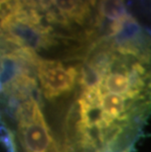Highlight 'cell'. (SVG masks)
<instances>
[{
    "instance_id": "6da1fadb",
    "label": "cell",
    "mask_w": 151,
    "mask_h": 152,
    "mask_svg": "<svg viewBox=\"0 0 151 152\" xmlns=\"http://www.w3.org/2000/svg\"><path fill=\"white\" fill-rule=\"evenodd\" d=\"M21 141L27 152H60L34 99L27 100L17 113Z\"/></svg>"
},
{
    "instance_id": "7a4b0ae2",
    "label": "cell",
    "mask_w": 151,
    "mask_h": 152,
    "mask_svg": "<svg viewBox=\"0 0 151 152\" xmlns=\"http://www.w3.org/2000/svg\"><path fill=\"white\" fill-rule=\"evenodd\" d=\"M34 68L43 95L47 99L60 97L77 85L79 66L65 65L60 60L43 59L38 56Z\"/></svg>"
},
{
    "instance_id": "3957f363",
    "label": "cell",
    "mask_w": 151,
    "mask_h": 152,
    "mask_svg": "<svg viewBox=\"0 0 151 152\" xmlns=\"http://www.w3.org/2000/svg\"><path fill=\"white\" fill-rule=\"evenodd\" d=\"M96 28H101L102 25L109 22L108 27L121 20L127 14L125 0H96ZM106 28V30H107Z\"/></svg>"
},
{
    "instance_id": "277c9868",
    "label": "cell",
    "mask_w": 151,
    "mask_h": 152,
    "mask_svg": "<svg viewBox=\"0 0 151 152\" xmlns=\"http://www.w3.org/2000/svg\"><path fill=\"white\" fill-rule=\"evenodd\" d=\"M124 152H128V151H124Z\"/></svg>"
}]
</instances>
